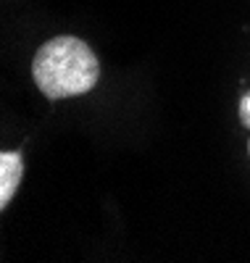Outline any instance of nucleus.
<instances>
[{
  "instance_id": "obj_1",
  "label": "nucleus",
  "mask_w": 250,
  "mask_h": 263,
  "mask_svg": "<svg viewBox=\"0 0 250 263\" xmlns=\"http://www.w3.org/2000/svg\"><path fill=\"white\" fill-rule=\"evenodd\" d=\"M32 77L45 98L63 100L93 90L100 79V63L87 42L66 34L48 40L37 50Z\"/></svg>"
},
{
  "instance_id": "obj_2",
  "label": "nucleus",
  "mask_w": 250,
  "mask_h": 263,
  "mask_svg": "<svg viewBox=\"0 0 250 263\" xmlns=\"http://www.w3.org/2000/svg\"><path fill=\"white\" fill-rule=\"evenodd\" d=\"M21 174H24V161H21V153L6 150L0 153V208H8L11 197L19 190Z\"/></svg>"
},
{
  "instance_id": "obj_3",
  "label": "nucleus",
  "mask_w": 250,
  "mask_h": 263,
  "mask_svg": "<svg viewBox=\"0 0 250 263\" xmlns=\"http://www.w3.org/2000/svg\"><path fill=\"white\" fill-rule=\"evenodd\" d=\"M240 116H242V124L250 126V95H245L240 103Z\"/></svg>"
}]
</instances>
